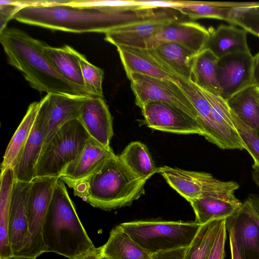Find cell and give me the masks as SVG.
<instances>
[{"instance_id": "10", "label": "cell", "mask_w": 259, "mask_h": 259, "mask_svg": "<svg viewBox=\"0 0 259 259\" xmlns=\"http://www.w3.org/2000/svg\"><path fill=\"white\" fill-rule=\"evenodd\" d=\"M253 62L250 51L236 52L219 59L217 78L223 99L227 101L253 87Z\"/></svg>"}, {"instance_id": "32", "label": "cell", "mask_w": 259, "mask_h": 259, "mask_svg": "<svg viewBox=\"0 0 259 259\" xmlns=\"http://www.w3.org/2000/svg\"><path fill=\"white\" fill-rule=\"evenodd\" d=\"M226 219L213 220L201 225L187 247L184 259H207L217 234Z\"/></svg>"}, {"instance_id": "42", "label": "cell", "mask_w": 259, "mask_h": 259, "mask_svg": "<svg viewBox=\"0 0 259 259\" xmlns=\"http://www.w3.org/2000/svg\"><path fill=\"white\" fill-rule=\"evenodd\" d=\"M228 231L229 233L231 259H242L238 251L232 233L230 230H228Z\"/></svg>"}, {"instance_id": "17", "label": "cell", "mask_w": 259, "mask_h": 259, "mask_svg": "<svg viewBox=\"0 0 259 259\" xmlns=\"http://www.w3.org/2000/svg\"><path fill=\"white\" fill-rule=\"evenodd\" d=\"M115 155L111 148H106L90 138L78 157L66 167L59 178L72 188Z\"/></svg>"}, {"instance_id": "41", "label": "cell", "mask_w": 259, "mask_h": 259, "mask_svg": "<svg viewBox=\"0 0 259 259\" xmlns=\"http://www.w3.org/2000/svg\"><path fill=\"white\" fill-rule=\"evenodd\" d=\"M103 257L102 247H95L75 259H102Z\"/></svg>"}, {"instance_id": "31", "label": "cell", "mask_w": 259, "mask_h": 259, "mask_svg": "<svg viewBox=\"0 0 259 259\" xmlns=\"http://www.w3.org/2000/svg\"><path fill=\"white\" fill-rule=\"evenodd\" d=\"M123 163L140 178L148 180L158 172L151 154L143 143L139 141L132 142L118 155Z\"/></svg>"}, {"instance_id": "5", "label": "cell", "mask_w": 259, "mask_h": 259, "mask_svg": "<svg viewBox=\"0 0 259 259\" xmlns=\"http://www.w3.org/2000/svg\"><path fill=\"white\" fill-rule=\"evenodd\" d=\"M150 255L188 246L201 225L194 222L138 221L119 224Z\"/></svg>"}, {"instance_id": "13", "label": "cell", "mask_w": 259, "mask_h": 259, "mask_svg": "<svg viewBox=\"0 0 259 259\" xmlns=\"http://www.w3.org/2000/svg\"><path fill=\"white\" fill-rule=\"evenodd\" d=\"M30 183L15 181L10 205L8 235L14 258H25L30 235L27 211V196Z\"/></svg>"}, {"instance_id": "34", "label": "cell", "mask_w": 259, "mask_h": 259, "mask_svg": "<svg viewBox=\"0 0 259 259\" xmlns=\"http://www.w3.org/2000/svg\"><path fill=\"white\" fill-rule=\"evenodd\" d=\"M228 23L259 37V2H237Z\"/></svg>"}, {"instance_id": "3", "label": "cell", "mask_w": 259, "mask_h": 259, "mask_svg": "<svg viewBox=\"0 0 259 259\" xmlns=\"http://www.w3.org/2000/svg\"><path fill=\"white\" fill-rule=\"evenodd\" d=\"M146 181L135 175L115 155L72 188L75 196L92 206L110 210L130 205L139 199L145 193Z\"/></svg>"}, {"instance_id": "40", "label": "cell", "mask_w": 259, "mask_h": 259, "mask_svg": "<svg viewBox=\"0 0 259 259\" xmlns=\"http://www.w3.org/2000/svg\"><path fill=\"white\" fill-rule=\"evenodd\" d=\"M186 247L159 252L151 255V259H184Z\"/></svg>"}, {"instance_id": "47", "label": "cell", "mask_w": 259, "mask_h": 259, "mask_svg": "<svg viewBox=\"0 0 259 259\" xmlns=\"http://www.w3.org/2000/svg\"><path fill=\"white\" fill-rule=\"evenodd\" d=\"M102 259H108V258L106 257H102Z\"/></svg>"}, {"instance_id": "37", "label": "cell", "mask_w": 259, "mask_h": 259, "mask_svg": "<svg viewBox=\"0 0 259 259\" xmlns=\"http://www.w3.org/2000/svg\"><path fill=\"white\" fill-rule=\"evenodd\" d=\"M225 220L217 234L207 259H224L225 246L227 239V227Z\"/></svg>"}, {"instance_id": "9", "label": "cell", "mask_w": 259, "mask_h": 259, "mask_svg": "<svg viewBox=\"0 0 259 259\" xmlns=\"http://www.w3.org/2000/svg\"><path fill=\"white\" fill-rule=\"evenodd\" d=\"M85 97L49 93L38 102V114L42 120L44 135L42 151L61 126L78 119Z\"/></svg>"}, {"instance_id": "39", "label": "cell", "mask_w": 259, "mask_h": 259, "mask_svg": "<svg viewBox=\"0 0 259 259\" xmlns=\"http://www.w3.org/2000/svg\"><path fill=\"white\" fill-rule=\"evenodd\" d=\"M241 210L251 216L259 226V196L250 194L242 203Z\"/></svg>"}, {"instance_id": "4", "label": "cell", "mask_w": 259, "mask_h": 259, "mask_svg": "<svg viewBox=\"0 0 259 259\" xmlns=\"http://www.w3.org/2000/svg\"><path fill=\"white\" fill-rule=\"evenodd\" d=\"M45 252H54L69 259L95 247L82 225L65 183H56L42 229Z\"/></svg>"}, {"instance_id": "24", "label": "cell", "mask_w": 259, "mask_h": 259, "mask_svg": "<svg viewBox=\"0 0 259 259\" xmlns=\"http://www.w3.org/2000/svg\"><path fill=\"white\" fill-rule=\"evenodd\" d=\"M43 51L49 62L60 74L95 96L85 86L79 62V52L68 45L56 48L45 44Z\"/></svg>"}, {"instance_id": "12", "label": "cell", "mask_w": 259, "mask_h": 259, "mask_svg": "<svg viewBox=\"0 0 259 259\" xmlns=\"http://www.w3.org/2000/svg\"><path fill=\"white\" fill-rule=\"evenodd\" d=\"M181 13L172 8L161 15L143 21L112 29L105 34V40L117 47L142 49L144 43L164 26L181 21Z\"/></svg>"}, {"instance_id": "46", "label": "cell", "mask_w": 259, "mask_h": 259, "mask_svg": "<svg viewBox=\"0 0 259 259\" xmlns=\"http://www.w3.org/2000/svg\"><path fill=\"white\" fill-rule=\"evenodd\" d=\"M150 2H151V4H152V5H155V4H153V3L152 2H151V1H150ZM155 6H156V5H155ZM160 7H161V6H160ZM164 7V8H165V11H164V12H165L166 11H167V9H168V7ZM160 15H161V14H160Z\"/></svg>"}, {"instance_id": "14", "label": "cell", "mask_w": 259, "mask_h": 259, "mask_svg": "<svg viewBox=\"0 0 259 259\" xmlns=\"http://www.w3.org/2000/svg\"><path fill=\"white\" fill-rule=\"evenodd\" d=\"M209 33L198 23L184 20L171 22L147 40L142 49L150 50L167 42L177 43L194 56L204 49Z\"/></svg>"}, {"instance_id": "7", "label": "cell", "mask_w": 259, "mask_h": 259, "mask_svg": "<svg viewBox=\"0 0 259 259\" xmlns=\"http://www.w3.org/2000/svg\"><path fill=\"white\" fill-rule=\"evenodd\" d=\"M127 77L131 82L135 104L139 108L150 102H164L183 110L198 121L194 106L177 83L138 73L131 74Z\"/></svg>"}, {"instance_id": "20", "label": "cell", "mask_w": 259, "mask_h": 259, "mask_svg": "<svg viewBox=\"0 0 259 259\" xmlns=\"http://www.w3.org/2000/svg\"><path fill=\"white\" fill-rule=\"evenodd\" d=\"M117 49L126 76L138 73L174 81L181 78L164 69L146 49L119 46Z\"/></svg>"}, {"instance_id": "44", "label": "cell", "mask_w": 259, "mask_h": 259, "mask_svg": "<svg viewBox=\"0 0 259 259\" xmlns=\"http://www.w3.org/2000/svg\"><path fill=\"white\" fill-rule=\"evenodd\" d=\"M252 177L254 182L259 187V166L252 165Z\"/></svg>"}, {"instance_id": "25", "label": "cell", "mask_w": 259, "mask_h": 259, "mask_svg": "<svg viewBox=\"0 0 259 259\" xmlns=\"http://www.w3.org/2000/svg\"><path fill=\"white\" fill-rule=\"evenodd\" d=\"M169 8L191 19L211 18L227 22L230 12L237 2L169 1Z\"/></svg>"}, {"instance_id": "35", "label": "cell", "mask_w": 259, "mask_h": 259, "mask_svg": "<svg viewBox=\"0 0 259 259\" xmlns=\"http://www.w3.org/2000/svg\"><path fill=\"white\" fill-rule=\"evenodd\" d=\"M78 59L86 88L95 96L104 97L102 88L104 71L91 64L79 53Z\"/></svg>"}, {"instance_id": "48", "label": "cell", "mask_w": 259, "mask_h": 259, "mask_svg": "<svg viewBox=\"0 0 259 259\" xmlns=\"http://www.w3.org/2000/svg\"><path fill=\"white\" fill-rule=\"evenodd\" d=\"M14 259H27V258H14Z\"/></svg>"}, {"instance_id": "8", "label": "cell", "mask_w": 259, "mask_h": 259, "mask_svg": "<svg viewBox=\"0 0 259 259\" xmlns=\"http://www.w3.org/2000/svg\"><path fill=\"white\" fill-rule=\"evenodd\" d=\"M58 179L36 177L30 182L27 196L30 241L25 258L36 259L45 252L42 226Z\"/></svg>"}, {"instance_id": "33", "label": "cell", "mask_w": 259, "mask_h": 259, "mask_svg": "<svg viewBox=\"0 0 259 259\" xmlns=\"http://www.w3.org/2000/svg\"><path fill=\"white\" fill-rule=\"evenodd\" d=\"M252 88L239 92L227 102L232 111L242 121L259 133V106L253 97Z\"/></svg>"}, {"instance_id": "29", "label": "cell", "mask_w": 259, "mask_h": 259, "mask_svg": "<svg viewBox=\"0 0 259 259\" xmlns=\"http://www.w3.org/2000/svg\"><path fill=\"white\" fill-rule=\"evenodd\" d=\"M218 60L219 58L207 49L194 56L190 80L199 88L221 96L217 74Z\"/></svg>"}, {"instance_id": "28", "label": "cell", "mask_w": 259, "mask_h": 259, "mask_svg": "<svg viewBox=\"0 0 259 259\" xmlns=\"http://www.w3.org/2000/svg\"><path fill=\"white\" fill-rule=\"evenodd\" d=\"M188 202L195 212V221L200 225L213 220L227 219L240 211L242 205L240 200L208 197H199Z\"/></svg>"}, {"instance_id": "1", "label": "cell", "mask_w": 259, "mask_h": 259, "mask_svg": "<svg viewBox=\"0 0 259 259\" xmlns=\"http://www.w3.org/2000/svg\"><path fill=\"white\" fill-rule=\"evenodd\" d=\"M153 16L152 8L137 1H40L20 8L13 19L52 30L105 34Z\"/></svg>"}, {"instance_id": "43", "label": "cell", "mask_w": 259, "mask_h": 259, "mask_svg": "<svg viewBox=\"0 0 259 259\" xmlns=\"http://www.w3.org/2000/svg\"><path fill=\"white\" fill-rule=\"evenodd\" d=\"M253 87H259V52L253 56Z\"/></svg>"}, {"instance_id": "18", "label": "cell", "mask_w": 259, "mask_h": 259, "mask_svg": "<svg viewBox=\"0 0 259 259\" xmlns=\"http://www.w3.org/2000/svg\"><path fill=\"white\" fill-rule=\"evenodd\" d=\"M226 223L241 258L259 259V226L255 221L240 209L227 218Z\"/></svg>"}, {"instance_id": "22", "label": "cell", "mask_w": 259, "mask_h": 259, "mask_svg": "<svg viewBox=\"0 0 259 259\" xmlns=\"http://www.w3.org/2000/svg\"><path fill=\"white\" fill-rule=\"evenodd\" d=\"M42 120L38 112L19 160L13 168L15 181L30 183L35 178L36 168L44 145Z\"/></svg>"}, {"instance_id": "45", "label": "cell", "mask_w": 259, "mask_h": 259, "mask_svg": "<svg viewBox=\"0 0 259 259\" xmlns=\"http://www.w3.org/2000/svg\"><path fill=\"white\" fill-rule=\"evenodd\" d=\"M252 93L254 99L259 106V87H253Z\"/></svg>"}, {"instance_id": "2", "label": "cell", "mask_w": 259, "mask_h": 259, "mask_svg": "<svg viewBox=\"0 0 259 259\" xmlns=\"http://www.w3.org/2000/svg\"><path fill=\"white\" fill-rule=\"evenodd\" d=\"M0 42L8 63L20 71L30 86L41 94L95 97L60 74L45 56L44 43L25 32L6 28L0 32Z\"/></svg>"}, {"instance_id": "38", "label": "cell", "mask_w": 259, "mask_h": 259, "mask_svg": "<svg viewBox=\"0 0 259 259\" xmlns=\"http://www.w3.org/2000/svg\"><path fill=\"white\" fill-rule=\"evenodd\" d=\"M20 8L12 1H1L0 3L1 27L0 32L6 29L8 21L13 18L16 12Z\"/></svg>"}, {"instance_id": "26", "label": "cell", "mask_w": 259, "mask_h": 259, "mask_svg": "<svg viewBox=\"0 0 259 259\" xmlns=\"http://www.w3.org/2000/svg\"><path fill=\"white\" fill-rule=\"evenodd\" d=\"M39 102L31 103L7 147L1 163V171L14 168L17 164L36 119Z\"/></svg>"}, {"instance_id": "36", "label": "cell", "mask_w": 259, "mask_h": 259, "mask_svg": "<svg viewBox=\"0 0 259 259\" xmlns=\"http://www.w3.org/2000/svg\"><path fill=\"white\" fill-rule=\"evenodd\" d=\"M233 120L242 141L245 150L253 159V165L259 166V133L245 124L232 111Z\"/></svg>"}, {"instance_id": "6", "label": "cell", "mask_w": 259, "mask_h": 259, "mask_svg": "<svg viewBox=\"0 0 259 259\" xmlns=\"http://www.w3.org/2000/svg\"><path fill=\"white\" fill-rule=\"evenodd\" d=\"M90 138L78 119L63 125L42 151L35 178H59L66 167L78 157Z\"/></svg>"}, {"instance_id": "27", "label": "cell", "mask_w": 259, "mask_h": 259, "mask_svg": "<svg viewBox=\"0 0 259 259\" xmlns=\"http://www.w3.org/2000/svg\"><path fill=\"white\" fill-rule=\"evenodd\" d=\"M102 247L103 257L108 259H151V255L136 243L120 225L112 229L107 241Z\"/></svg>"}, {"instance_id": "19", "label": "cell", "mask_w": 259, "mask_h": 259, "mask_svg": "<svg viewBox=\"0 0 259 259\" xmlns=\"http://www.w3.org/2000/svg\"><path fill=\"white\" fill-rule=\"evenodd\" d=\"M158 172L168 184L188 201L200 197L209 189L211 175L168 166L158 167Z\"/></svg>"}, {"instance_id": "16", "label": "cell", "mask_w": 259, "mask_h": 259, "mask_svg": "<svg viewBox=\"0 0 259 259\" xmlns=\"http://www.w3.org/2000/svg\"><path fill=\"white\" fill-rule=\"evenodd\" d=\"M178 84L194 106L203 136L222 149H233L230 143L215 121L211 105L200 88L190 80L180 78Z\"/></svg>"}, {"instance_id": "11", "label": "cell", "mask_w": 259, "mask_h": 259, "mask_svg": "<svg viewBox=\"0 0 259 259\" xmlns=\"http://www.w3.org/2000/svg\"><path fill=\"white\" fill-rule=\"evenodd\" d=\"M141 109L144 123L148 127L178 134L203 135L196 119L169 104L153 101L145 104Z\"/></svg>"}, {"instance_id": "21", "label": "cell", "mask_w": 259, "mask_h": 259, "mask_svg": "<svg viewBox=\"0 0 259 259\" xmlns=\"http://www.w3.org/2000/svg\"><path fill=\"white\" fill-rule=\"evenodd\" d=\"M147 50L164 69L178 77L191 80L194 55L185 47L167 42Z\"/></svg>"}, {"instance_id": "23", "label": "cell", "mask_w": 259, "mask_h": 259, "mask_svg": "<svg viewBox=\"0 0 259 259\" xmlns=\"http://www.w3.org/2000/svg\"><path fill=\"white\" fill-rule=\"evenodd\" d=\"M209 36L204 49L211 51L219 59L228 54L250 51L247 32L233 25H221L208 29Z\"/></svg>"}, {"instance_id": "15", "label": "cell", "mask_w": 259, "mask_h": 259, "mask_svg": "<svg viewBox=\"0 0 259 259\" xmlns=\"http://www.w3.org/2000/svg\"><path fill=\"white\" fill-rule=\"evenodd\" d=\"M78 119L91 139L106 148H111L113 120L104 97H86Z\"/></svg>"}, {"instance_id": "30", "label": "cell", "mask_w": 259, "mask_h": 259, "mask_svg": "<svg viewBox=\"0 0 259 259\" xmlns=\"http://www.w3.org/2000/svg\"><path fill=\"white\" fill-rule=\"evenodd\" d=\"M13 168L1 172L0 188V259H13L9 240V217L12 193L15 182Z\"/></svg>"}]
</instances>
